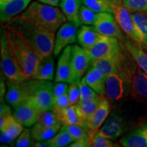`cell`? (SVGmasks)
I'll return each instance as SVG.
<instances>
[{"label": "cell", "mask_w": 147, "mask_h": 147, "mask_svg": "<svg viewBox=\"0 0 147 147\" xmlns=\"http://www.w3.org/2000/svg\"><path fill=\"white\" fill-rule=\"evenodd\" d=\"M78 83L80 92V100H93L100 95L87 83L84 77L78 80Z\"/></svg>", "instance_id": "obj_37"}, {"label": "cell", "mask_w": 147, "mask_h": 147, "mask_svg": "<svg viewBox=\"0 0 147 147\" xmlns=\"http://www.w3.org/2000/svg\"><path fill=\"white\" fill-rule=\"evenodd\" d=\"M61 124L53 127L45 126L38 123L34 124L32 131V138L36 141H47L54 137L60 129Z\"/></svg>", "instance_id": "obj_27"}, {"label": "cell", "mask_w": 147, "mask_h": 147, "mask_svg": "<svg viewBox=\"0 0 147 147\" xmlns=\"http://www.w3.org/2000/svg\"><path fill=\"white\" fill-rule=\"evenodd\" d=\"M82 4L95 12H110L113 14V0H82Z\"/></svg>", "instance_id": "obj_31"}, {"label": "cell", "mask_w": 147, "mask_h": 147, "mask_svg": "<svg viewBox=\"0 0 147 147\" xmlns=\"http://www.w3.org/2000/svg\"><path fill=\"white\" fill-rule=\"evenodd\" d=\"M5 28L9 48L16 63L27 80L31 79L36 72L40 59L18 33L8 27Z\"/></svg>", "instance_id": "obj_2"}, {"label": "cell", "mask_w": 147, "mask_h": 147, "mask_svg": "<svg viewBox=\"0 0 147 147\" xmlns=\"http://www.w3.org/2000/svg\"><path fill=\"white\" fill-rule=\"evenodd\" d=\"M84 79L87 83L98 94H106V76L100 69L92 65L86 74Z\"/></svg>", "instance_id": "obj_20"}, {"label": "cell", "mask_w": 147, "mask_h": 147, "mask_svg": "<svg viewBox=\"0 0 147 147\" xmlns=\"http://www.w3.org/2000/svg\"><path fill=\"white\" fill-rule=\"evenodd\" d=\"M100 102L101 95L93 100H80L74 106L78 115L85 121L96 110Z\"/></svg>", "instance_id": "obj_30"}, {"label": "cell", "mask_w": 147, "mask_h": 147, "mask_svg": "<svg viewBox=\"0 0 147 147\" xmlns=\"http://www.w3.org/2000/svg\"><path fill=\"white\" fill-rule=\"evenodd\" d=\"M32 0H10L0 5V18L1 23H6L23 12Z\"/></svg>", "instance_id": "obj_17"}, {"label": "cell", "mask_w": 147, "mask_h": 147, "mask_svg": "<svg viewBox=\"0 0 147 147\" xmlns=\"http://www.w3.org/2000/svg\"><path fill=\"white\" fill-rule=\"evenodd\" d=\"M55 61L52 55L40 60L33 79L40 80H52L54 78ZM31 78V79H32Z\"/></svg>", "instance_id": "obj_24"}, {"label": "cell", "mask_w": 147, "mask_h": 147, "mask_svg": "<svg viewBox=\"0 0 147 147\" xmlns=\"http://www.w3.org/2000/svg\"><path fill=\"white\" fill-rule=\"evenodd\" d=\"M125 128L123 119L117 115H112L97 132L111 140H116L123 134Z\"/></svg>", "instance_id": "obj_18"}, {"label": "cell", "mask_w": 147, "mask_h": 147, "mask_svg": "<svg viewBox=\"0 0 147 147\" xmlns=\"http://www.w3.org/2000/svg\"><path fill=\"white\" fill-rule=\"evenodd\" d=\"M23 82L8 80V87L5 94V100L13 108L22 104L30 97Z\"/></svg>", "instance_id": "obj_16"}, {"label": "cell", "mask_w": 147, "mask_h": 147, "mask_svg": "<svg viewBox=\"0 0 147 147\" xmlns=\"http://www.w3.org/2000/svg\"><path fill=\"white\" fill-rule=\"evenodd\" d=\"M1 66L3 74L10 81L23 82L27 80L18 67L9 48L8 40L3 31L1 36Z\"/></svg>", "instance_id": "obj_6"}, {"label": "cell", "mask_w": 147, "mask_h": 147, "mask_svg": "<svg viewBox=\"0 0 147 147\" xmlns=\"http://www.w3.org/2000/svg\"><path fill=\"white\" fill-rule=\"evenodd\" d=\"M77 28L78 27L71 22H65L59 28L55 37L53 50L55 57L59 55L67 46L74 43L76 41L78 35Z\"/></svg>", "instance_id": "obj_10"}, {"label": "cell", "mask_w": 147, "mask_h": 147, "mask_svg": "<svg viewBox=\"0 0 147 147\" xmlns=\"http://www.w3.org/2000/svg\"><path fill=\"white\" fill-rule=\"evenodd\" d=\"M23 82L30 98L40 112L53 110L54 108L53 83L49 80L33 79Z\"/></svg>", "instance_id": "obj_4"}, {"label": "cell", "mask_w": 147, "mask_h": 147, "mask_svg": "<svg viewBox=\"0 0 147 147\" xmlns=\"http://www.w3.org/2000/svg\"><path fill=\"white\" fill-rule=\"evenodd\" d=\"M62 128L70 134L74 141L90 137V132L84 125H63Z\"/></svg>", "instance_id": "obj_33"}, {"label": "cell", "mask_w": 147, "mask_h": 147, "mask_svg": "<svg viewBox=\"0 0 147 147\" xmlns=\"http://www.w3.org/2000/svg\"><path fill=\"white\" fill-rule=\"evenodd\" d=\"M71 49L72 46H67L59 57L55 78V82L71 83L75 80L71 65Z\"/></svg>", "instance_id": "obj_12"}, {"label": "cell", "mask_w": 147, "mask_h": 147, "mask_svg": "<svg viewBox=\"0 0 147 147\" xmlns=\"http://www.w3.org/2000/svg\"><path fill=\"white\" fill-rule=\"evenodd\" d=\"M37 123L45 126L53 127L59 124H62L61 122L55 115L53 110H46L39 113Z\"/></svg>", "instance_id": "obj_34"}, {"label": "cell", "mask_w": 147, "mask_h": 147, "mask_svg": "<svg viewBox=\"0 0 147 147\" xmlns=\"http://www.w3.org/2000/svg\"><path fill=\"white\" fill-rule=\"evenodd\" d=\"M73 138L68 132L61 127V130L54 137L47 140L50 147H64L69 145L74 142Z\"/></svg>", "instance_id": "obj_32"}, {"label": "cell", "mask_w": 147, "mask_h": 147, "mask_svg": "<svg viewBox=\"0 0 147 147\" xmlns=\"http://www.w3.org/2000/svg\"><path fill=\"white\" fill-rule=\"evenodd\" d=\"M91 64L87 49L81 46H72L71 49V65L75 80H79Z\"/></svg>", "instance_id": "obj_15"}, {"label": "cell", "mask_w": 147, "mask_h": 147, "mask_svg": "<svg viewBox=\"0 0 147 147\" xmlns=\"http://www.w3.org/2000/svg\"><path fill=\"white\" fill-rule=\"evenodd\" d=\"M55 115L63 125H84V121L77 113L74 106L70 105L62 110H53Z\"/></svg>", "instance_id": "obj_25"}, {"label": "cell", "mask_w": 147, "mask_h": 147, "mask_svg": "<svg viewBox=\"0 0 147 147\" xmlns=\"http://www.w3.org/2000/svg\"><path fill=\"white\" fill-rule=\"evenodd\" d=\"M113 14L119 26L131 39L142 48L141 41L136 32L131 12L118 0H113Z\"/></svg>", "instance_id": "obj_8"}, {"label": "cell", "mask_w": 147, "mask_h": 147, "mask_svg": "<svg viewBox=\"0 0 147 147\" xmlns=\"http://www.w3.org/2000/svg\"><path fill=\"white\" fill-rule=\"evenodd\" d=\"M18 16L54 34L67 21L62 10L57 7L38 1L31 3Z\"/></svg>", "instance_id": "obj_3"}, {"label": "cell", "mask_w": 147, "mask_h": 147, "mask_svg": "<svg viewBox=\"0 0 147 147\" xmlns=\"http://www.w3.org/2000/svg\"><path fill=\"white\" fill-rule=\"evenodd\" d=\"M82 0H61L59 6L65 14L67 21L79 27L80 23L79 14L81 7Z\"/></svg>", "instance_id": "obj_23"}, {"label": "cell", "mask_w": 147, "mask_h": 147, "mask_svg": "<svg viewBox=\"0 0 147 147\" xmlns=\"http://www.w3.org/2000/svg\"><path fill=\"white\" fill-rule=\"evenodd\" d=\"M70 106L67 92L65 94L54 100V108L53 110H62Z\"/></svg>", "instance_id": "obj_41"}, {"label": "cell", "mask_w": 147, "mask_h": 147, "mask_svg": "<svg viewBox=\"0 0 147 147\" xmlns=\"http://www.w3.org/2000/svg\"><path fill=\"white\" fill-rule=\"evenodd\" d=\"M38 1L42 3H45V4L57 7L60 4V2L61 0H38Z\"/></svg>", "instance_id": "obj_46"}, {"label": "cell", "mask_w": 147, "mask_h": 147, "mask_svg": "<svg viewBox=\"0 0 147 147\" xmlns=\"http://www.w3.org/2000/svg\"><path fill=\"white\" fill-rule=\"evenodd\" d=\"M14 138L5 131H1V137H0V140L1 143L3 144H9L12 141L14 140Z\"/></svg>", "instance_id": "obj_45"}, {"label": "cell", "mask_w": 147, "mask_h": 147, "mask_svg": "<svg viewBox=\"0 0 147 147\" xmlns=\"http://www.w3.org/2000/svg\"><path fill=\"white\" fill-rule=\"evenodd\" d=\"M121 3L131 12H140L147 14V0H120Z\"/></svg>", "instance_id": "obj_36"}, {"label": "cell", "mask_w": 147, "mask_h": 147, "mask_svg": "<svg viewBox=\"0 0 147 147\" xmlns=\"http://www.w3.org/2000/svg\"><path fill=\"white\" fill-rule=\"evenodd\" d=\"M91 146L93 147H113L117 145L113 142L111 140L107 138L96 131L90 136Z\"/></svg>", "instance_id": "obj_38"}, {"label": "cell", "mask_w": 147, "mask_h": 147, "mask_svg": "<svg viewBox=\"0 0 147 147\" xmlns=\"http://www.w3.org/2000/svg\"><path fill=\"white\" fill-rule=\"evenodd\" d=\"M9 1H10V0H0V5L3 4V3L8 2Z\"/></svg>", "instance_id": "obj_48"}, {"label": "cell", "mask_w": 147, "mask_h": 147, "mask_svg": "<svg viewBox=\"0 0 147 147\" xmlns=\"http://www.w3.org/2000/svg\"><path fill=\"white\" fill-rule=\"evenodd\" d=\"M125 47L136 61L137 65L147 75V54L143 51V49L133 40L130 41L129 40L125 41Z\"/></svg>", "instance_id": "obj_26"}, {"label": "cell", "mask_w": 147, "mask_h": 147, "mask_svg": "<svg viewBox=\"0 0 147 147\" xmlns=\"http://www.w3.org/2000/svg\"><path fill=\"white\" fill-rule=\"evenodd\" d=\"M110 112L109 101L104 95H101V102L100 105L87 120L84 121V125L89 131L90 136L100 129L101 126L105 122Z\"/></svg>", "instance_id": "obj_13"}, {"label": "cell", "mask_w": 147, "mask_h": 147, "mask_svg": "<svg viewBox=\"0 0 147 147\" xmlns=\"http://www.w3.org/2000/svg\"><path fill=\"white\" fill-rule=\"evenodd\" d=\"M94 27L84 25L79 29L77 40L80 46L85 49H89L102 38Z\"/></svg>", "instance_id": "obj_21"}, {"label": "cell", "mask_w": 147, "mask_h": 147, "mask_svg": "<svg viewBox=\"0 0 147 147\" xmlns=\"http://www.w3.org/2000/svg\"><path fill=\"white\" fill-rule=\"evenodd\" d=\"M91 64L95 61L113 57L121 55L119 39L115 37L103 36L90 49H87Z\"/></svg>", "instance_id": "obj_7"}, {"label": "cell", "mask_w": 147, "mask_h": 147, "mask_svg": "<svg viewBox=\"0 0 147 147\" xmlns=\"http://www.w3.org/2000/svg\"><path fill=\"white\" fill-rule=\"evenodd\" d=\"M132 74L126 69L106 76V95L108 100L117 101L130 93Z\"/></svg>", "instance_id": "obj_5"}, {"label": "cell", "mask_w": 147, "mask_h": 147, "mask_svg": "<svg viewBox=\"0 0 147 147\" xmlns=\"http://www.w3.org/2000/svg\"><path fill=\"white\" fill-rule=\"evenodd\" d=\"M98 13L86 5H81L79 14L80 23L85 25H93L96 21Z\"/></svg>", "instance_id": "obj_35"}, {"label": "cell", "mask_w": 147, "mask_h": 147, "mask_svg": "<svg viewBox=\"0 0 147 147\" xmlns=\"http://www.w3.org/2000/svg\"><path fill=\"white\" fill-rule=\"evenodd\" d=\"M66 83L67 82H55V83L53 84V92L54 100L60 97L61 95L67 93V89H68V86Z\"/></svg>", "instance_id": "obj_42"}, {"label": "cell", "mask_w": 147, "mask_h": 147, "mask_svg": "<svg viewBox=\"0 0 147 147\" xmlns=\"http://www.w3.org/2000/svg\"><path fill=\"white\" fill-rule=\"evenodd\" d=\"M130 94L138 102L147 104V75L137 64L132 71Z\"/></svg>", "instance_id": "obj_14"}, {"label": "cell", "mask_w": 147, "mask_h": 147, "mask_svg": "<svg viewBox=\"0 0 147 147\" xmlns=\"http://www.w3.org/2000/svg\"><path fill=\"white\" fill-rule=\"evenodd\" d=\"M39 113L38 108L29 97L28 100L14 108L13 116L23 127H29L37 123Z\"/></svg>", "instance_id": "obj_11"}, {"label": "cell", "mask_w": 147, "mask_h": 147, "mask_svg": "<svg viewBox=\"0 0 147 147\" xmlns=\"http://www.w3.org/2000/svg\"><path fill=\"white\" fill-rule=\"evenodd\" d=\"M91 65L100 69L106 76L112 74L119 72L125 69L123 67L122 54L113 57L95 61Z\"/></svg>", "instance_id": "obj_22"}, {"label": "cell", "mask_w": 147, "mask_h": 147, "mask_svg": "<svg viewBox=\"0 0 147 147\" xmlns=\"http://www.w3.org/2000/svg\"><path fill=\"white\" fill-rule=\"evenodd\" d=\"M125 147H147V124L134 129L120 140Z\"/></svg>", "instance_id": "obj_19"}, {"label": "cell", "mask_w": 147, "mask_h": 147, "mask_svg": "<svg viewBox=\"0 0 147 147\" xmlns=\"http://www.w3.org/2000/svg\"><path fill=\"white\" fill-rule=\"evenodd\" d=\"M31 137H32V136L30 130L28 129H25L22 131V133L18 136L14 146L16 147H27L32 146Z\"/></svg>", "instance_id": "obj_40"}, {"label": "cell", "mask_w": 147, "mask_h": 147, "mask_svg": "<svg viewBox=\"0 0 147 147\" xmlns=\"http://www.w3.org/2000/svg\"><path fill=\"white\" fill-rule=\"evenodd\" d=\"M136 32L141 41L142 49L147 48V16L140 12H131Z\"/></svg>", "instance_id": "obj_28"}, {"label": "cell", "mask_w": 147, "mask_h": 147, "mask_svg": "<svg viewBox=\"0 0 147 147\" xmlns=\"http://www.w3.org/2000/svg\"><path fill=\"white\" fill-rule=\"evenodd\" d=\"M32 146L35 147H50V145L48 144L47 141H37V142L34 143Z\"/></svg>", "instance_id": "obj_47"}, {"label": "cell", "mask_w": 147, "mask_h": 147, "mask_svg": "<svg viewBox=\"0 0 147 147\" xmlns=\"http://www.w3.org/2000/svg\"><path fill=\"white\" fill-rule=\"evenodd\" d=\"M67 95H68L70 105L76 106L80 100V92L78 83V80H74L69 83L67 89Z\"/></svg>", "instance_id": "obj_39"}, {"label": "cell", "mask_w": 147, "mask_h": 147, "mask_svg": "<svg viewBox=\"0 0 147 147\" xmlns=\"http://www.w3.org/2000/svg\"><path fill=\"white\" fill-rule=\"evenodd\" d=\"M12 115L10 106L3 102V100H1V106H0V117H6V116Z\"/></svg>", "instance_id": "obj_44"}, {"label": "cell", "mask_w": 147, "mask_h": 147, "mask_svg": "<svg viewBox=\"0 0 147 147\" xmlns=\"http://www.w3.org/2000/svg\"><path fill=\"white\" fill-rule=\"evenodd\" d=\"M0 129L5 131L16 139L23 131V126L18 122L13 115L0 117Z\"/></svg>", "instance_id": "obj_29"}, {"label": "cell", "mask_w": 147, "mask_h": 147, "mask_svg": "<svg viewBox=\"0 0 147 147\" xmlns=\"http://www.w3.org/2000/svg\"><path fill=\"white\" fill-rule=\"evenodd\" d=\"M18 33L39 57L40 60L52 55L54 50L55 36L54 33L40 27L27 20L16 16L5 25Z\"/></svg>", "instance_id": "obj_1"}, {"label": "cell", "mask_w": 147, "mask_h": 147, "mask_svg": "<svg viewBox=\"0 0 147 147\" xmlns=\"http://www.w3.org/2000/svg\"><path fill=\"white\" fill-rule=\"evenodd\" d=\"M69 147H89L91 146V139L90 137L84 138L78 140L74 141L69 145Z\"/></svg>", "instance_id": "obj_43"}, {"label": "cell", "mask_w": 147, "mask_h": 147, "mask_svg": "<svg viewBox=\"0 0 147 147\" xmlns=\"http://www.w3.org/2000/svg\"><path fill=\"white\" fill-rule=\"evenodd\" d=\"M93 27L102 36L115 37L119 40L123 39L120 27L113 14L110 12L98 13Z\"/></svg>", "instance_id": "obj_9"}]
</instances>
